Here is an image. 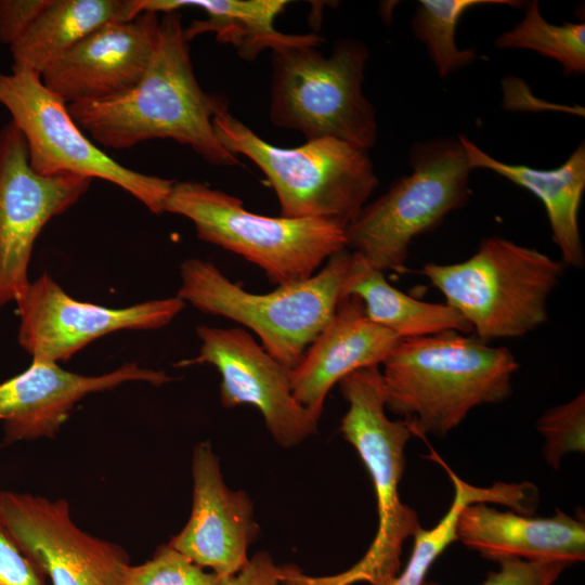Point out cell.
<instances>
[{
    "instance_id": "1",
    "label": "cell",
    "mask_w": 585,
    "mask_h": 585,
    "mask_svg": "<svg viewBox=\"0 0 585 585\" xmlns=\"http://www.w3.org/2000/svg\"><path fill=\"white\" fill-rule=\"evenodd\" d=\"M78 127L105 147L125 150L152 139H172L218 166L239 164L218 140L212 120L226 101L199 86L179 11L165 12L148 66L127 92L67 105Z\"/></svg>"
},
{
    "instance_id": "2",
    "label": "cell",
    "mask_w": 585,
    "mask_h": 585,
    "mask_svg": "<svg viewBox=\"0 0 585 585\" xmlns=\"http://www.w3.org/2000/svg\"><path fill=\"white\" fill-rule=\"evenodd\" d=\"M381 365L386 408L405 417L414 435L437 437L473 408L509 398L519 367L509 349L451 330L401 339Z\"/></svg>"
},
{
    "instance_id": "3",
    "label": "cell",
    "mask_w": 585,
    "mask_h": 585,
    "mask_svg": "<svg viewBox=\"0 0 585 585\" xmlns=\"http://www.w3.org/2000/svg\"><path fill=\"white\" fill-rule=\"evenodd\" d=\"M349 407L340 432L366 467L376 494L378 529L364 556L340 573L313 576L294 570L287 585H387L398 573L404 542L420 528L417 512L402 503L399 484L405 467L404 451L414 435L406 420L386 415L379 366L354 370L339 382Z\"/></svg>"
},
{
    "instance_id": "4",
    "label": "cell",
    "mask_w": 585,
    "mask_h": 585,
    "mask_svg": "<svg viewBox=\"0 0 585 585\" xmlns=\"http://www.w3.org/2000/svg\"><path fill=\"white\" fill-rule=\"evenodd\" d=\"M354 261L355 253L346 247L311 277L271 292L253 294L232 282L213 263L190 258L180 265L177 297L204 313L249 328L269 354L294 368L344 297Z\"/></svg>"
},
{
    "instance_id": "5",
    "label": "cell",
    "mask_w": 585,
    "mask_h": 585,
    "mask_svg": "<svg viewBox=\"0 0 585 585\" xmlns=\"http://www.w3.org/2000/svg\"><path fill=\"white\" fill-rule=\"evenodd\" d=\"M316 35H290L272 49L270 119L307 141L335 138L368 151L377 139L376 114L363 93L367 48L341 39L329 56Z\"/></svg>"
},
{
    "instance_id": "6",
    "label": "cell",
    "mask_w": 585,
    "mask_h": 585,
    "mask_svg": "<svg viewBox=\"0 0 585 585\" xmlns=\"http://www.w3.org/2000/svg\"><path fill=\"white\" fill-rule=\"evenodd\" d=\"M561 261L504 237L483 238L467 260L426 263L421 273L470 325L474 337L526 335L548 321V299L564 271Z\"/></svg>"
},
{
    "instance_id": "7",
    "label": "cell",
    "mask_w": 585,
    "mask_h": 585,
    "mask_svg": "<svg viewBox=\"0 0 585 585\" xmlns=\"http://www.w3.org/2000/svg\"><path fill=\"white\" fill-rule=\"evenodd\" d=\"M220 143L251 159L274 188L284 218H320L344 230L378 185L367 151L335 138L275 146L229 110L212 120Z\"/></svg>"
},
{
    "instance_id": "8",
    "label": "cell",
    "mask_w": 585,
    "mask_h": 585,
    "mask_svg": "<svg viewBox=\"0 0 585 585\" xmlns=\"http://www.w3.org/2000/svg\"><path fill=\"white\" fill-rule=\"evenodd\" d=\"M164 212L187 218L199 239L250 261L277 286L311 277L346 248L344 230L330 221L257 214L239 198L195 181H174Z\"/></svg>"
},
{
    "instance_id": "9",
    "label": "cell",
    "mask_w": 585,
    "mask_h": 585,
    "mask_svg": "<svg viewBox=\"0 0 585 585\" xmlns=\"http://www.w3.org/2000/svg\"><path fill=\"white\" fill-rule=\"evenodd\" d=\"M410 165L408 176L365 205L344 229L346 247L381 272L404 271L414 238L437 227L470 196L472 169L458 139L415 143Z\"/></svg>"
},
{
    "instance_id": "10",
    "label": "cell",
    "mask_w": 585,
    "mask_h": 585,
    "mask_svg": "<svg viewBox=\"0 0 585 585\" xmlns=\"http://www.w3.org/2000/svg\"><path fill=\"white\" fill-rule=\"evenodd\" d=\"M0 104L23 134L29 165L41 176L75 174L110 182L162 213L173 180L122 166L78 127L67 104L51 92L41 76L28 70L0 72Z\"/></svg>"
},
{
    "instance_id": "11",
    "label": "cell",
    "mask_w": 585,
    "mask_h": 585,
    "mask_svg": "<svg viewBox=\"0 0 585 585\" xmlns=\"http://www.w3.org/2000/svg\"><path fill=\"white\" fill-rule=\"evenodd\" d=\"M0 520L51 585L127 584L128 552L80 529L66 499L0 491Z\"/></svg>"
},
{
    "instance_id": "12",
    "label": "cell",
    "mask_w": 585,
    "mask_h": 585,
    "mask_svg": "<svg viewBox=\"0 0 585 585\" xmlns=\"http://www.w3.org/2000/svg\"><path fill=\"white\" fill-rule=\"evenodd\" d=\"M91 179L41 176L29 165L25 139L10 120L0 129V308L27 289L34 244L54 217L72 208Z\"/></svg>"
},
{
    "instance_id": "13",
    "label": "cell",
    "mask_w": 585,
    "mask_h": 585,
    "mask_svg": "<svg viewBox=\"0 0 585 585\" xmlns=\"http://www.w3.org/2000/svg\"><path fill=\"white\" fill-rule=\"evenodd\" d=\"M18 343L32 360L66 362L90 342L110 333L165 327L184 309L179 297L108 308L68 296L48 274L31 282L15 301Z\"/></svg>"
},
{
    "instance_id": "14",
    "label": "cell",
    "mask_w": 585,
    "mask_h": 585,
    "mask_svg": "<svg viewBox=\"0 0 585 585\" xmlns=\"http://www.w3.org/2000/svg\"><path fill=\"white\" fill-rule=\"evenodd\" d=\"M199 353L176 366L210 364L221 376L220 400L224 407L251 405L259 410L274 441L291 447L314 434L318 421L295 399L291 368L269 354L242 327L199 325Z\"/></svg>"
},
{
    "instance_id": "15",
    "label": "cell",
    "mask_w": 585,
    "mask_h": 585,
    "mask_svg": "<svg viewBox=\"0 0 585 585\" xmlns=\"http://www.w3.org/2000/svg\"><path fill=\"white\" fill-rule=\"evenodd\" d=\"M158 13L107 23L84 37L42 74L44 86L67 105L118 96L144 75L155 49Z\"/></svg>"
},
{
    "instance_id": "16",
    "label": "cell",
    "mask_w": 585,
    "mask_h": 585,
    "mask_svg": "<svg viewBox=\"0 0 585 585\" xmlns=\"http://www.w3.org/2000/svg\"><path fill=\"white\" fill-rule=\"evenodd\" d=\"M192 478L190 518L168 544L220 577L233 575L247 564L248 548L258 536L253 504L244 491L225 484L209 441L193 450Z\"/></svg>"
},
{
    "instance_id": "17",
    "label": "cell",
    "mask_w": 585,
    "mask_h": 585,
    "mask_svg": "<svg viewBox=\"0 0 585 585\" xmlns=\"http://www.w3.org/2000/svg\"><path fill=\"white\" fill-rule=\"evenodd\" d=\"M172 380L164 370L128 362L98 376L62 368L58 363L32 360L23 373L0 384V420L5 445L40 438L54 439L75 405L84 396L125 382L161 386Z\"/></svg>"
},
{
    "instance_id": "18",
    "label": "cell",
    "mask_w": 585,
    "mask_h": 585,
    "mask_svg": "<svg viewBox=\"0 0 585 585\" xmlns=\"http://www.w3.org/2000/svg\"><path fill=\"white\" fill-rule=\"evenodd\" d=\"M400 340L368 318L359 297L344 296L301 361L291 368L295 399L318 421L334 385L354 370L381 365Z\"/></svg>"
},
{
    "instance_id": "19",
    "label": "cell",
    "mask_w": 585,
    "mask_h": 585,
    "mask_svg": "<svg viewBox=\"0 0 585 585\" xmlns=\"http://www.w3.org/2000/svg\"><path fill=\"white\" fill-rule=\"evenodd\" d=\"M456 537L469 549L496 561L517 558L571 566L585 558L584 520L559 509L551 517L532 518L483 503L470 504L459 514Z\"/></svg>"
},
{
    "instance_id": "20",
    "label": "cell",
    "mask_w": 585,
    "mask_h": 585,
    "mask_svg": "<svg viewBox=\"0 0 585 585\" xmlns=\"http://www.w3.org/2000/svg\"><path fill=\"white\" fill-rule=\"evenodd\" d=\"M470 168L487 169L530 191L544 205L554 243L564 266L581 269L585 263L578 210L585 190V145L581 143L569 158L554 169H536L502 162L458 135Z\"/></svg>"
},
{
    "instance_id": "21",
    "label": "cell",
    "mask_w": 585,
    "mask_h": 585,
    "mask_svg": "<svg viewBox=\"0 0 585 585\" xmlns=\"http://www.w3.org/2000/svg\"><path fill=\"white\" fill-rule=\"evenodd\" d=\"M138 14L136 0H49L27 31L10 47L11 69L41 76L95 29Z\"/></svg>"
},
{
    "instance_id": "22",
    "label": "cell",
    "mask_w": 585,
    "mask_h": 585,
    "mask_svg": "<svg viewBox=\"0 0 585 585\" xmlns=\"http://www.w3.org/2000/svg\"><path fill=\"white\" fill-rule=\"evenodd\" d=\"M354 252V251H353ZM344 296L359 297L366 315L400 339L432 336L444 332L469 334L467 321L446 303L426 302L393 287L384 272L367 264L356 252Z\"/></svg>"
},
{
    "instance_id": "23",
    "label": "cell",
    "mask_w": 585,
    "mask_h": 585,
    "mask_svg": "<svg viewBox=\"0 0 585 585\" xmlns=\"http://www.w3.org/2000/svg\"><path fill=\"white\" fill-rule=\"evenodd\" d=\"M286 3L283 0H136L140 13H165L184 6L203 9L208 17L193 21L184 28L186 40L204 32H214L219 41L235 46L246 60H252L262 50H272L289 39L290 35L274 27V21Z\"/></svg>"
},
{
    "instance_id": "24",
    "label": "cell",
    "mask_w": 585,
    "mask_h": 585,
    "mask_svg": "<svg viewBox=\"0 0 585 585\" xmlns=\"http://www.w3.org/2000/svg\"><path fill=\"white\" fill-rule=\"evenodd\" d=\"M431 458L446 470L454 484V498L443 518L432 529L421 526L415 532L414 545L403 571L387 585H422L426 575L448 545L457 541L456 524L464 507L477 503H497L521 515H532L537 504V487L529 482H497L487 487L474 486L461 480L451 468L431 451Z\"/></svg>"
},
{
    "instance_id": "25",
    "label": "cell",
    "mask_w": 585,
    "mask_h": 585,
    "mask_svg": "<svg viewBox=\"0 0 585 585\" xmlns=\"http://www.w3.org/2000/svg\"><path fill=\"white\" fill-rule=\"evenodd\" d=\"M412 20V30L430 55L440 77L471 64L477 53L473 49H459L455 30L460 17L471 8L484 4L515 5L509 0H420Z\"/></svg>"
},
{
    "instance_id": "26",
    "label": "cell",
    "mask_w": 585,
    "mask_h": 585,
    "mask_svg": "<svg viewBox=\"0 0 585 585\" xmlns=\"http://www.w3.org/2000/svg\"><path fill=\"white\" fill-rule=\"evenodd\" d=\"M498 49H529L557 61L564 75L585 73V24L554 25L540 12L537 1L526 2L524 17L494 41Z\"/></svg>"
},
{
    "instance_id": "27",
    "label": "cell",
    "mask_w": 585,
    "mask_h": 585,
    "mask_svg": "<svg viewBox=\"0 0 585 585\" xmlns=\"http://www.w3.org/2000/svg\"><path fill=\"white\" fill-rule=\"evenodd\" d=\"M544 437V457L558 469L564 455L585 450V394L582 391L567 403L547 410L537 420Z\"/></svg>"
},
{
    "instance_id": "28",
    "label": "cell",
    "mask_w": 585,
    "mask_h": 585,
    "mask_svg": "<svg viewBox=\"0 0 585 585\" xmlns=\"http://www.w3.org/2000/svg\"><path fill=\"white\" fill-rule=\"evenodd\" d=\"M219 576L206 572L169 544L159 545L153 557L130 567L126 585H217Z\"/></svg>"
},
{
    "instance_id": "29",
    "label": "cell",
    "mask_w": 585,
    "mask_h": 585,
    "mask_svg": "<svg viewBox=\"0 0 585 585\" xmlns=\"http://www.w3.org/2000/svg\"><path fill=\"white\" fill-rule=\"evenodd\" d=\"M499 569L479 585H554L569 564L561 561H532L517 558L499 560ZM422 585H440L425 582Z\"/></svg>"
},
{
    "instance_id": "30",
    "label": "cell",
    "mask_w": 585,
    "mask_h": 585,
    "mask_svg": "<svg viewBox=\"0 0 585 585\" xmlns=\"http://www.w3.org/2000/svg\"><path fill=\"white\" fill-rule=\"evenodd\" d=\"M0 520V585H48Z\"/></svg>"
},
{
    "instance_id": "31",
    "label": "cell",
    "mask_w": 585,
    "mask_h": 585,
    "mask_svg": "<svg viewBox=\"0 0 585 585\" xmlns=\"http://www.w3.org/2000/svg\"><path fill=\"white\" fill-rule=\"evenodd\" d=\"M48 3L49 0H0V42L13 46Z\"/></svg>"
},
{
    "instance_id": "32",
    "label": "cell",
    "mask_w": 585,
    "mask_h": 585,
    "mask_svg": "<svg viewBox=\"0 0 585 585\" xmlns=\"http://www.w3.org/2000/svg\"><path fill=\"white\" fill-rule=\"evenodd\" d=\"M217 585H281L280 568L268 552L260 551L237 573L219 576Z\"/></svg>"
}]
</instances>
